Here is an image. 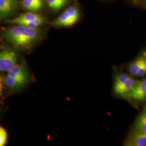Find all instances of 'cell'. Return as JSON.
Instances as JSON below:
<instances>
[{"instance_id": "6da1fadb", "label": "cell", "mask_w": 146, "mask_h": 146, "mask_svg": "<svg viewBox=\"0 0 146 146\" xmlns=\"http://www.w3.org/2000/svg\"><path fill=\"white\" fill-rule=\"evenodd\" d=\"M40 36L37 28H31L17 25L9 28L6 31V37L15 46L28 48L36 41Z\"/></svg>"}, {"instance_id": "7a4b0ae2", "label": "cell", "mask_w": 146, "mask_h": 146, "mask_svg": "<svg viewBox=\"0 0 146 146\" xmlns=\"http://www.w3.org/2000/svg\"><path fill=\"white\" fill-rule=\"evenodd\" d=\"M137 81L125 74L117 75L115 78L114 90L116 94L127 97L133 89Z\"/></svg>"}, {"instance_id": "3957f363", "label": "cell", "mask_w": 146, "mask_h": 146, "mask_svg": "<svg viewBox=\"0 0 146 146\" xmlns=\"http://www.w3.org/2000/svg\"><path fill=\"white\" fill-rule=\"evenodd\" d=\"M79 17L78 8L74 6H71L52 22V25L58 27L72 26L78 21Z\"/></svg>"}, {"instance_id": "277c9868", "label": "cell", "mask_w": 146, "mask_h": 146, "mask_svg": "<svg viewBox=\"0 0 146 146\" xmlns=\"http://www.w3.org/2000/svg\"><path fill=\"white\" fill-rule=\"evenodd\" d=\"M17 56L15 51L5 48L0 51V71L9 72L17 64Z\"/></svg>"}, {"instance_id": "5b68a950", "label": "cell", "mask_w": 146, "mask_h": 146, "mask_svg": "<svg viewBox=\"0 0 146 146\" xmlns=\"http://www.w3.org/2000/svg\"><path fill=\"white\" fill-rule=\"evenodd\" d=\"M127 97L136 101L146 100V78L142 81H137Z\"/></svg>"}, {"instance_id": "8992f818", "label": "cell", "mask_w": 146, "mask_h": 146, "mask_svg": "<svg viewBox=\"0 0 146 146\" xmlns=\"http://www.w3.org/2000/svg\"><path fill=\"white\" fill-rule=\"evenodd\" d=\"M7 76L28 83L29 78L26 67L24 64H17L8 72Z\"/></svg>"}, {"instance_id": "52a82bcc", "label": "cell", "mask_w": 146, "mask_h": 146, "mask_svg": "<svg viewBox=\"0 0 146 146\" xmlns=\"http://www.w3.org/2000/svg\"><path fill=\"white\" fill-rule=\"evenodd\" d=\"M17 5V0H0V17L11 15L15 11Z\"/></svg>"}, {"instance_id": "ba28073f", "label": "cell", "mask_w": 146, "mask_h": 146, "mask_svg": "<svg viewBox=\"0 0 146 146\" xmlns=\"http://www.w3.org/2000/svg\"><path fill=\"white\" fill-rule=\"evenodd\" d=\"M125 146H146V134L133 131L125 143Z\"/></svg>"}, {"instance_id": "9c48e42d", "label": "cell", "mask_w": 146, "mask_h": 146, "mask_svg": "<svg viewBox=\"0 0 146 146\" xmlns=\"http://www.w3.org/2000/svg\"><path fill=\"white\" fill-rule=\"evenodd\" d=\"M41 16V15L35 13H28L26 14H21L20 15L18 16L15 19H13L10 20L9 22L11 23L15 24L17 25H23L26 23L36 19Z\"/></svg>"}, {"instance_id": "30bf717a", "label": "cell", "mask_w": 146, "mask_h": 146, "mask_svg": "<svg viewBox=\"0 0 146 146\" xmlns=\"http://www.w3.org/2000/svg\"><path fill=\"white\" fill-rule=\"evenodd\" d=\"M4 81L7 88L13 91L19 90L25 87L27 84H28L26 82L11 78L8 76L5 77Z\"/></svg>"}, {"instance_id": "8fae6325", "label": "cell", "mask_w": 146, "mask_h": 146, "mask_svg": "<svg viewBox=\"0 0 146 146\" xmlns=\"http://www.w3.org/2000/svg\"><path fill=\"white\" fill-rule=\"evenodd\" d=\"M134 131L138 133L146 134V107L136 121Z\"/></svg>"}, {"instance_id": "7c38bea8", "label": "cell", "mask_w": 146, "mask_h": 146, "mask_svg": "<svg viewBox=\"0 0 146 146\" xmlns=\"http://www.w3.org/2000/svg\"><path fill=\"white\" fill-rule=\"evenodd\" d=\"M146 62V52H143L140 56L131 63L129 67V71L131 74L136 76V73Z\"/></svg>"}, {"instance_id": "4fadbf2b", "label": "cell", "mask_w": 146, "mask_h": 146, "mask_svg": "<svg viewBox=\"0 0 146 146\" xmlns=\"http://www.w3.org/2000/svg\"><path fill=\"white\" fill-rule=\"evenodd\" d=\"M49 7L53 11H58L67 4L68 0H46Z\"/></svg>"}, {"instance_id": "5bb4252c", "label": "cell", "mask_w": 146, "mask_h": 146, "mask_svg": "<svg viewBox=\"0 0 146 146\" xmlns=\"http://www.w3.org/2000/svg\"><path fill=\"white\" fill-rule=\"evenodd\" d=\"M22 5L25 9L31 11H36L41 9L39 7L30 0H22Z\"/></svg>"}, {"instance_id": "9a60e30c", "label": "cell", "mask_w": 146, "mask_h": 146, "mask_svg": "<svg viewBox=\"0 0 146 146\" xmlns=\"http://www.w3.org/2000/svg\"><path fill=\"white\" fill-rule=\"evenodd\" d=\"M7 141V133L5 129L0 125V146H5Z\"/></svg>"}, {"instance_id": "2e32d148", "label": "cell", "mask_w": 146, "mask_h": 146, "mask_svg": "<svg viewBox=\"0 0 146 146\" xmlns=\"http://www.w3.org/2000/svg\"><path fill=\"white\" fill-rule=\"evenodd\" d=\"M146 74V62L143 64V65L142 66L137 73H136V76L139 77H142Z\"/></svg>"}, {"instance_id": "e0dca14e", "label": "cell", "mask_w": 146, "mask_h": 146, "mask_svg": "<svg viewBox=\"0 0 146 146\" xmlns=\"http://www.w3.org/2000/svg\"><path fill=\"white\" fill-rule=\"evenodd\" d=\"M5 81L2 76L0 75V96H2L3 94V84Z\"/></svg>"}, {"instance_id": "ac0fdd59", "label": "cell", "mask_w": 146, "mask_h": 146, "mask_svg": "<svg viewBox=\"0 0 146 146\" xmlns=\"http://www.w3.org/2000/svg\"><path fill=\"white\" fill-rule=\"evenodd\" d=\"M34 2L35 4H36L38 7H39L40 8H41L43 5V1L42 0H30Z\"/></svg>"}]
</instances>
